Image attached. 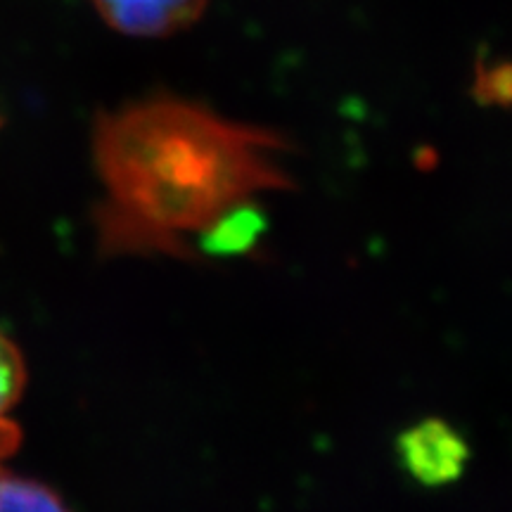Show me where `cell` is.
Instances as JSON below:
<instances>
[{
	"label": "cell",
	"mask_w": 512,
	"mask_h": 512,
	"mask_svg": "<svg viewBox=\"0 0 512 512\" xmlns=\"http://www.w3.org/2000/svg\"><path fill=\"white\" fill-rule=\"evenodd\" d=\"M287 143L176 95L102 112L93 128L105 190L95 221L105 254L188 256L195 242L261 192L290 188Z\"/></svg>",
	"instance_id": "cell-1"
},
{
	"label": "cell",
	"mask_w": 512,
	"mask_h": 512,
	"mask_svg": "<svg viewBox=\"0 0 512 512\" xmlns=\"http://www.w3.org/2000/svg\"><path fill=\"white\" fill-rule=\"evenodd\" d=\"M396 453L403 470L425 486H444L463 475L470 446L439 418H427L408 427L396 441Z\"/></svg>",
	"instance_id": "cell-2"
},
{
	"label": "cell",
	"mask_w": 512,
	"mask_h": 512,
	"mask_svg": "<svg viewBox=\"0 0 512 512\" xmlns=\"http://www.w3.org/2000/svg\"><path fill=\"white\" fill-rule=\"evenodd\" d=\"M112 31L128 38H169L190 29L209 0H91Z\"/></svg>",
	"instance_id": "cell-3"
},
{
	"label": "cell",
	"mask_w": 512,
	"mask_h": 512,
	"mask_svg": "<svg viewBox=\"0 0 512 512\" xmlns=\"http://www.w3.org/2000/svg\"><path fill=\"white\" fill-rule=\"evenodd\" d=\"M0 512H69L48 486L19 477H0Z\"/></svg>",
	"instance_id": "cell-4"
},
{
	"label": "cell",
	"mask_w": 512,
	"mask_h": 512,
	"mask_svg": "<svg viewBox=\"0 0 512 512\" xmlns=\"http://www.w3.org/2000/svg\"><path fill=\"white\" fill-rule=\"evenodd\" d=\"M27 370H24L22 354L8 337L0 332V420L15 406L22 396Z\"/></svg>",
	"instance_id": "cell-5"
},
{
	"label": "cell",
	"mask_w": 512,
	"mask_h": 512,
	"mask_svg": "<svg viewBox=\"0 0 512 512\" xmlns=\"http://www.w3.org/2000/svg\"><path fill=\"white\" fill-rule=\"evenodd\" d=\"M17 441H19L17 427L8 420H0V463H3L5 456H10V453L15 451Z\"/></svg>",
	"instance_id": "cell-6"
}]
</instances>
